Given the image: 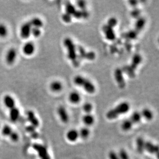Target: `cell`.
I'll return each mask as SVG.
<instances>
[{"label":"cell","instance_id":"obj_39","mask_svg":"<svg viewBox=\"0 0 159 159\" xmlns=\"http://www.w3.org/2000/svg\"><path fill=\"white\" fill-rule=\"evenodd\" d=\"M108 158L109 159H119L118 153L113 150H111L109 152Z\"/></svg>","mask_w":159,"mask_h":159},{"label":"cell","instance_id":"obj_7","mask_svg":"<svg viewBox=\"0 0 159 159\" xmlns=\"http://www.w3.org/2000/svg\"><path fill=\"white\" fill-rule=\"evenodd\" d=\"M32 26L31 23L29 22H26L24 23L23 25L21 26L20 29V36L23 39L29 38L31 35Z\"/></svg>","mask_w":159,"mask_h":159},{"label":"cell","instance_id":"obj_42","mask_svg":"<svg viewBox=\"0 0 159 159\" xmlns=\"http://www.w3.org/2000/svg\"><path fill=\"white\" fill-rule=\"evenodd\" d=\"M129 3L131 6H132V7H136L138 5V1H130Z\"/></svg>","mask_w":159,"mask_h":159},{"label":"cell","instance_id":"obj_13","mask_svg":"<svg viewBox=\"0 0 159 159\" xmlns=\"http://www.w3.org/2000/svg\"><path fill=\"white\" fill-rule=\"evenodd\" d=\"M57 112L58 116L62 122L63 123H67L69 121V116L68 115L65 108L63 106H60L58 108Z\"/></svg>","mask_w":159,"mask_h":159},{"label":"cell","instance_id":"obj_28","mask_svg":"<svg viewBox=\"0 0 159 159\" xmlns=\"http://www.w3.org/2000/svg\"><path fill=\"white\" fill-rule=\"evenodd\" d=\"M142 115L141 113L138 112H134V113H132L130 119L133 124H136L140 123L142 120Z\"/></svg>","mask_w":159,"mask_h":159},{"label":"cell","instance_id":"obj_19","mask_svg":"<svg viewBox=\"0 0 159 159\" xmlns=\"http://www.w3.org/2000/svg\"><path fill=\"white\" fill-rule=\"evenodd\" d=\"M83 121L84 124L86 126H91L94 124L95 122V118L94 116L90 114H86L83 117Z\"/></svg>","mask_w":159,"mask_h":159},{"label":"cell","instance_id":"obj_5","mask_svg":"<svg viewBox=\"0 0 159 159\" xmlns=\"http://www.w3.org/2000/svg\"><path fill=\"white\" fill-rule=\"evenodd\" d=\"M34 149L37 152L39 159H51L48 150L45 146L41 144L35 143L33 146Z\"/></svg>","mask_w":159,"mask_h":159},{"label":"cell","instance_id":"obj_21","mask_svg":"<svg viewBox=\"0 0 159 159\" xmlns=\"http://www.w3.org/2000/svg\"><path fill=\"white\" fill-rule=\"evenodd\" d=\"M50 89L53 92H60L62 89V84L59 81H54L50 84Z\"/></svg>","mask_w":159,"mask_h":159},{"label":"cell","instance_id":"obj_8","mask_svg":"<svg viewBox=\"0 0 159 159\" xmlns=\"http://www.w3.org/2000/svg\"><path fill=\"white\" fill-rule=\"evenodd\" d=\"M26 117L27 121L31 124V126L35 128H37L40 125V122L37 118L34 111L29 110L26 112Z\"/></svg>","mask_w":159,"mask_h":159},{"label":"cell","instance_id":"obj_20","mask_svg":"<svg viewBox=\"0 0 159 159\" xmlns=\"http://www.w3.org/2000/svg\"><path fill=\"white\" fill-rule=\"evenodd\" d=\"M145 141L142 137H138L136 140V149L139 153H143L145 150Z\"/></svg>","mask_w":159,"mask_h":159},{"label":"cell","instance_id":"obj_30","mask_svg":"<svg viewBox=\"0 0 159 159\" xmlns=\"http://www.w3.org/2000/svg\"><path fill=\"white\" fill-rule=\"evenodd\" d=\"M76 10L75 6L70 2H68L67 4H65V13L72 15Z\"/></svg>","mask_w":159,"mask_h":159},{"label":"cell","instance_id":"obj_35","mask_svg":"<svg viewBox=\"0 0 159 159\" xmlns=\"http://www.w3.org/2000/svg\"><path fill=\"white\" fill-rule=\"evenodd\" d=\"M41 34V31L40 29L32 27L31 35H33V36L35 37V38H38L40 36Z\"/></svg>","mask_w":159,"mask_h":159},{"label":"cell","instance_id":"obj_40","mask_svg":"<svg viewBox=\"0 0 159 159\" xmlns=\"http://www.w3.org/2000/svg\"><path fill=\"white\" fill-rule=\"evenodd\" d=\"M73 17L77 19L83 18V12L81 10H76L73 15Z\"/></svg>","mask_w":159,"mask_h":159},{"label":"cell","instance_id":"obj_41","mask_svg":"<svg viewBox=\"0 0 159 159\" xmlns=\"http://www.w3.org/2000/svg\"><path fill=\"white\" fill-rule=\"evenodd\" d=\"M77 5L81 10H86V3L84 1H77Z\"/></svg>","mask_w":159,"mask_h":159},{"label":"cell","instance_id":"obj_18","mask_svg":"<svg viewBox=\"0 0 159 159\" xmlns=\"http://www.w3.org/2000/svg\"><path fill=\"white\" fill-rule=\"evenodd\" d=\"M146 20L144 18L139 17L137 19V21L135 24L134 26V30L136 31L138 33H140V32L142 31L144 29V26L145 25Z\"/></svg>","mask_w":159,"mask_h":159},{"label":"cell","instance_id":"obj_9","mask_svg":"<svg viewBox=\"0 0 159 159\" xmlns=\"http://www.w3.org/2000/svg\"><path fill=\"white\" fill-rule=\"evenodd\" d=\"M103 31L106 38L109 41H114L116 39L115 32L112 28L110 27L107 24H105L103 26Z\"/></svg>","mask_w":159,"mask_h":159},{"label":"cell","instance_id":"obj_22","mask_svg":"<svg viewBox=\"0 0 159 159\" xmlns=\"http://www.w3.org/2000/svg\"><path fill=\"white\" fill-rule=\"evenodd\" d=\"M69 100L72 104H78L81 100V95L76 92H72L69 95Z\"/></svg>","mask_w":159,"mask_h":159},{"label":"cell","instance_id":"obj_23","mask_svg":"<svg viewBox=\"0 0 159 159\" xmlns=\"http://www.w3.org/2000/svg\"><path fill=\"white\" fill-rule=\"evenodd\" d=\"M32 27L40 29L43 26V22L42 20L38 17L33 18L29 22Z\"/></svg>","mask_w":159,"mask_h":159},{"label":"cell","instance_id":"obj_15","mask_svg":"<svg viewBox=\"0 0 159 159\" xmlns=\"http://www.w3.org/2000/svg\"><path fill=\"white\" fill-rule=\"evenodd\" d=\"M9 117L10 120L12 121V122L15 123L18 122L20 117V111L19 109L15 107L12 109L10 110Z\"/></svg>","mask_w":159,"mask_h":159},{"label":"cell","instance_id":"obj_34","mask_svg":"<svg viewBox=\"0 0 159 159\" xmlns=\"http://www.w3.org/2000/svg\"><path fill=\"white\" fill-rule=\"evenodd\" d=\"M117 24V20L115 18H110L108 21L107 25H109L111 28H114Z\"/></svg>","mask_w":159,"mask_h":159},{"label":"cell","instance_id":"obj_14","mask_svg":"<svg viewBox=\"0 0 159 159\" xmlns=\"http://www.w3.org/2000/svg\"><path fill=\"white\" fill-rule=\"evenodd\" d=\"M3 103L5 106L9 110L12 109L15 107V100L10 95H6L4 96Z\"/></svg>","mask_w":159,"mask_h":159},{"label":"cell","instance_id":"obj_27","mask_svg":"<svg viewBox=\"0 0 159 159\" xmlns=\"http://www.w3.org/2000/svg\"><path fill=\"white\" fill-rule=\"evenodd\" d=\"M78 133L79 136L80 138L84 140H86L90 136V129L87 127H83L79 131Z\"/></svg>","mask_w":159,"mask_h":159},{"label":"cell","instance_id":"obj_36","mask_svg":"<svg viewBox=\"0 0 159 159\" xmlns=\"http://www.w3.org/2000/svg\"><path fill=\"white\" fill-rule=\"evenodd\" d=\"M130 14L132 17L138 19V18L140 17L141 10L138 8H135L131 11Z\"/></svg>","mask_w":159,"mask_h":159},{"label":"cell","instance_id":"obj_38","mask_svg":"<svg viewBox=\"0 0 159 159\" xmlns=\"http://www.w3.org/2000/svg\"><path fill=\"white\" fill-rule=\"evenodd\" d=\"M10 139L12 140V142H17L19 140V136L17 132L13 131V132H12V134H10V136H9Z\"/></svg>","mask_w":159,"mask_h":159},{"label":"cell","instance_id":"obj_17","mask_svg":"<svg viewBox=\"0 0 159 159\" xmlns=\"http://www.w3.org/2000/svg\"><path fill=\"white\" fill-rule=\"evenodd\" d=\"M145 150H146L149 153L153 154L158 153L159 149L157 145H155L149 141H147L145 143Z\"/></svg>","mask_w":159,"mask_h":159},{"label":"cell","instance_id":"obj_25","mask_svg":"<svg viewBox=\"0 0 159 159\" xmlns=\"http://www.w3.org/2000/svg\"><path fill=\"white\" fill-rule=\"evenodd\" d=\"M138 34V33L135 31L134 29H133V30H131L128 32L125 33L122 36L123 37V38L128 39V40H134L137 38Z\"/></svg>","mask_w":159,"mask_h":159},{"label":"cell","instance_id":"obj_43","mask_svg":"<svg viewBox=\"0 0 159 159\" xmlns=\"http://www.w3.org/2000/svg\"><path fill=\"white\" fill-rule=\"evenodd\" d=\"M0 129H1V124H0Z\"/></svg>","mask_w":159,"mask_h":159},{"label":"cell","instance_id":"obj_3","mask_svg":"<svg viewBox=\"0 0 159 159\" xmlns=\"http://www.w3.org/2000/svg\"><path fill=\"white\" fill-rule=\"evenodd\" d=\"M74 82L75 84L82 87L88 93L93 94L95 92L96 88L94 84L84 77L80 75L76 76L74 79Z\"/></svg>","mask_w":159,"mask_h":159},{"label":"cell","instance_id":"obj_24","mask_svg":"<svg viewBox=\"0 0 159 159\" xmlns=\"http://www.w3.org/2000/svg\"><path fill=\"white\" fill-rule=\"evenodd\" d=\"M141 114L142 117L147 121H151L153 119V114L152 112L148 108H145L143 110Z\"/></svg>","mask_w":159,"mask_h":159},{"label":"cell","instance_id":"obj_29","mask_svg":"<svg viewBox=\"0 0 159 159\" xmlns=\"http://www.w3.org/2000/svg\"><path fill=\"white\" fill-rule=\"evenodd\" d=\"M13 132V130L11 127L8 125H5L1 129V133L4 136H9L12 134V132Z\"/></svg>","mask_w":159,"mask_h":159},{"label":"cell","instance_id":"obj_6","mask_svg":"<svg viewBox=\"0 0 159 159\" xmlns=\"http://www.w3.org/2000/svg\"><path fill=\"white\" fill-rule=\"evenodd\" d=\"M114 77L118 86L121 89L124 88L126 83L123 76V72L120 68L116 69L114 71Z\"/></svg>","mask_w":159,"mask_h":159},{"label":"cell","instance_id":"obj_1","mask_svg":"<svg viewBox=\"0 0 159 159\" xmlns=\"http://www.w3.org/2000/svg\"><path fill=\"white\" fill-rule=\"evenodd\" d=\"M130 105L127 102H123L106 113V117L109 120H113L121 115L127 113L130 110Z\"/></svg>","mask_w":159,"mask_h":159},{"label":"cell","instance_id":"obj_10","mask_svg":"<svg viewBox=\"0 0 159 159\" xmlns=\"http://www.w3.org/2000/svg\"><path fill=\"white\" fill-rule=\"evenodd\" d=\"M77 50L82 59H86L89 60H93L95 58L96 55L94 52H86L84 48L81 46H77Z\"/></svg>","mask_w":159,"mask_h":159},{"label":"cell","instance_id":"obj_31","mask_svg":"<svg viewBox=\"0 0 159 159\" xmlns=\"http://www.w3.org/2000/svg\"><path fill=\"white\" fill-rule=\"evenodd\" d=\"M8 29L3 23H0V37L4 38L8 35Z\"/></svg>","mask_w":159,"mask_h":159},{"label":"cell","instance_id":"obj_37","mask_svg":"<svg viewBox=\"0 0 159 159\" xmlns=\"http://www.w3.org/2000/svg\"><path fill=\"white\" fill-rule=\"evenodd\" d=\"M62 19L65 23H69L72 21V17L70 15L64 13L62 15Z\"/></svg>","mask_w":159,"mask_h":159},{"label":"cell","instance_id":"obj_2","mask_svg":"<svg viewBox=\"0 0 159 159\" xmlns=\"http://www.w3.org/2000/svg\"><path fill=\"white\" fill-rule=\"evenodd\" d=\"M63 44L67 50V56L69 59L73 62V64L75 67H78L79 62L77 61V48L73 41L70 38H66L63 41Z\"/></svg>","mask_w":159,"mask_h":159},{"label":"cell","instance_id":"obj_26","mask_svg":"<svg viewBox=\"0 0 159 159\" xmlns=\"http://www.w3.org/2000/svg\"><path fill=\"white\" fill-rule=\"evenodd\" d=\"M133 125V124L132 123L130 119H127L123 121V123H122L121 128L124 131H128L131 129Z\"/></svg>","mask_w":159,"mask_h":159},{"label":"cell","instance_id":"obj_16","mask_svg":"<svg viewBox=\"0 0 159 159\" xmlns=\"http://www.w3.org/2000/svg\"><path fill=\"white\" fill-rule=\"evenodd\" d=\"M66 137L67 140L69 141L70 142H76L79 137L78 131L74 129H71L67 131L66 134Z\"/></svg>","mask_w":159,"mask_h":159},{"label":"cell","instance_id":"obj_33","mask_svg":"<svg viewBox=\"0 0 159 159\" xmlns=\"http://www.w3.org/2000/svg\"><path fill=\"white\" fill-rule=\"evenodd\" d=\"M118 155L119 159H130L128 153L124 149H121L119 150Z\"/></svg>","mask_w":159,"mask_h":159},{"label":"cell","instance_id":"obj_32","mask_svg":"<svg viewBox=\"0 0 159 159\" xmlns=\"http://www.w3.org/2000/svg\"><path fill=\"white\" fill-rule=\"evenodd\" d=\"M83 110L86 114H90L93 110V106L90 103H86L83 105Z\"/></svg>","mask_w":159,"mask_h":159},{"label":"cell","instance_id":"obj_4","mask_svg":"<svg viewBox=\"0 0 159 159\" xmlns=\"http://www.w3.org/2000/svg\"><path fill=\"white\" fill-rule=\"evenodd\" d=\"M142 61V57L140 54H136L132 58L130 65H126L123 67L122 71L126 73L131 78L135 77V71Z\"/></svg>","mask_w":159,"mask_h":159},{"label":"cell","instance_id":"obj_11","mask_svg":"<svg viewBox=\"0 0 159 159\" xmlns=\"http://www.w3.org/2000/svg\"><path fill=\"white\" fill-rule=\"evenodd\" d=\"M17 57V52L15 48H10L7 52L5 57L6 63L9 65H12L15 62Z\"/></svg>","mask_w":159,"mask_h":159},{"label":"cell","instance_id":"obj_12","mask_svg":"<svg viewBox=\"0 0 159 159\" xmlns=\"http://www.w3.org/2000/svg\"><path fill=\"white\" fill-rule=\"evenodd\" d=\"M35 45L33 42H27L23 46L22 51L25 55L30 56L35 52Z\"/></svg>","mask_w":159,"mask_h":159}]
</instances>
